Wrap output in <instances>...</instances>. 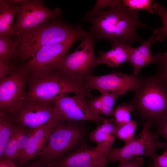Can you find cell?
<instances>
[{
  "mask_svg": "<svg viewBox=\"0 0 167 167\" xmlns=\"http://www.w3.org/2000/svg\"><path fill=\"white\" fill-rule=\"evenodd\" d=\"M138 123L136 120L131 121L128 122L120 126H117L116 137L123 141L126 144L134 138Z\"/></svg>",
  "mask_w": 167,
  "mask_h": 167,
  "instance_id": "25",
  "label": "cell"
},
{
  "mask_svg": "<svg viewBox=\"0 0 167 167\" xmlns=\"http://www.w3.org/2000/svg\"><path fill=\"white\" fill-rule=\"evenodd\" d=\"M12 114L15 123L32 130L44 126L54 128L64 122L52 101L28 100Z\"/></svg>",
  "mask_w": 167,
  "mask_h": 167,
  "instance_id": "9",
  "label": "cell"
},
{
  "mask_svg": "<svg viewBox=\"0 0 167 167\" xmlns=\"http://www.w3.org/2000/svg\"><path fill=\"white\" fill-rule=\"evenodd\" d=\"M18 128L15 123L12 134L6 146L3 156L1 160H6L13 161L18 164V144L17 142Z\"/></svg>",
  "mask_w": 167,
  "mask_h": 167,
  "instance_id": "23",
  "label": "cell"
},
{
  "mask_svg": "<svg viewBox=\"0 0 167 167\" xmlns=\"http://www.w3.org/2000/svg\"><path fill=\"white\" fill-rule=\"evenodd\" d=\"M61 13L59 8L51 9L45 7L41 0H27L19 5L14 25V36L17 37L25 31L49 23Z\"/></svg>",
  "mask_w": 167,
  "mask_h": 167,
  "instance_id": "10",
  "label": "cell"
},
{
  "mask_svg": "<svg viewBox=\"0 0 167 167\" xmlns=\"http://www.w3.org/2000/svg\"><path fill=\"white\" fill-rule=\"evenodd\" d=\"M121 1L118 0H97L93 8L86 13V17L93 18L97 16L104 9L115 6Z\"/></svg>",
  "mask_w": 167,
  "mask_h": 167,
  "instance_id": "28",
  "label": "cell"
},
{
  "mask_svg": "<svg viewBox=\"0 0 167 167\" xmlns=\"http://www.w3.org/2000/svg\"><path fill=\"white\" fill-rule=\"evenodd\" d=\"M19 5L11 0H0V35L14 36V16L17 14Z\"/></svg>",
  "mask_w": 167,
  "mask_h": 167,
  "instance_id": "19",
  "label": "cell"
},
{
  "mask_svg": "<svg viewBox=\"0 0 167 167\" xmlns=\"http://www.w3.org/2000/svg\"><path fill=\"white\" fill-rule=\"evenodd\" d=\"M139 77V85L129 102L145 122L155 124L167 114V83L155 74Z\"/></svg>",
  "mask_w": 167,
  "mask_h": 167,
  "instance_id": "4",
  "label": "cell"
},
{
  "mask_svg": "<svg viewBox=\"0 0 167 167\" xmlns=\"http://www.w3.org/2000/svg\"><path fill=\"white\" fill-rule=\"evenodd\" d=\"M71 93L92 97L91 91L74 83L53 69L30 72L28 81V100L53 102Z\"/></svg>",
  "mask_w": 167,
  "mask_h": 167,
  "instance_id": "3",
  "label": "cell"
},
{
  "mask_svg": "<svg viewBox=\"0 0 167 167\" xmlns=\"http://www.w3.org/2000/svg\"><path fill=\"white\" fill-rule=\"evenodd\" d=\"M0 167H18L13 161L2 160L0 161Z\"/></svg>",
  "mask_w": 167,
  "mask_h": 167,
  "instance_id": "39",
  "label": "cell"
},
{
  "mask_svg": "<svg viewBox=\"0 0 167 167\" xmlns=\"http://www.w3.org/2000/svg\"><path fill=\"white\" fill-rule=\"evenodd\" d=\"M81 40L73 52L63 56L51 69L59 72L76 84L86 87L87 78L100 63L98 58L95 55L92 35L88 33Z\"/></svg>",
  "mask_w": 167,
  "mask_h": 167,
  "instance_id": "5",
  "label": "cell"
},
{
  "mask_svg": "<svg viewBox=\"0 0 167 167\" xmlns=\"http://www.w3.org/2000/svg\"><path fill=\"white\" fill-rule=\"evenodd\" d=\"M36 160L30 161L24 164L18 165V167H46Z\"/></svg>",
  "mask_w": 167,
  "mask_h": 167,
  "instance_id": "38",
  "label": "cell"
},
{
  "mask_svg": "<svg viewBox=\"0 0 167 167\" xmlns=\"http://www.w3.org/2000/svg\"><path fill=\"white\" fill-rule=\"evenodd\" d=\"M15 123L12 114L0 111V161L13 132Z\"/></svg>",
  "mask_w": 167,
  "mask_h": 167,
  "instance_id": "20",
  "label": "cell"
},
{
  "mask_svg": "<svg viewBox=\"0 0 167 167\" xmlns=\"http://www.w3.org/2000/svg\"><path fill=\"white\" fill-rule=\"evenodd\" d=\"M152 7L156 14L160 17L162 23L161 27L154 29L153 35L156 41L161 42L167 38V9L157 2H154Z\"/></svg>",
  "mask_w": 167,
  "mask_h": 167,
  "instance_id": "22",
  "label": "cell"
},
{
  "mask_svg": "<svg viewBox=\"0 0 167 167\" xmlns=\"http://www.w3.org/2000/svg\"><path fill=\"white\" fill-rule=\"evenodd\" d=\"M112 148L97 145L91 147L82 143L79 148L47 167H80L107 159Z\"/></svg>",
  "mask_w": 167,
  "mask_h": 167,
  "instance_id": "14",
  "label": "cell"
},
{
  "mask_svg": "<svg viewBox=\"0 0 167 167\" xmlns=\"http://www.w3.org/2000/svg\"><path fill=\"white\" fill-rule=\"evenodd\" d=\"M17 125L18 128L17 139L19 156L18 165L20 157L27 145L33 130L28 129L18 124Z\"/></svg>",
  "mask_w": 167,
  "mask_h": 167,
  "instance_id": "26",
  "label": "cell"
},
{
  "mask_svg": "<svg viewBox=\"0 0 167 167\" xmlns=\"http://www.w3.org/2000/svg\"><path fill=\"white\" fill-rule=\"evenodd\" d=\"M54 128L44 126L33 130L27 145L20 157L18 165L37 159L46 146Z\"/></svg>",
  "mask_w": 167,
  "mask_h": 167,
  "instance_id": "15",
  "label": "cell"
},
{
  "mask_svg": "<svg viewBox=\"0 0 167 167\" xmlns=\"http://www.w3.org/2000/svg\"><path fill=\"white\" fill-rule=\"evenodd\" d=\"M147 167H152V164H151L149 165Z\"/></svg>",
  "mask_w": 167,
  "mask_h": 167,
  "instance_id": "40",
  "label": "cell"
},
{
  "mask_svg": "<svg viewBox=\"0 0 167 167\" xmlns=\"http://www.w3.org/2000/svg\"><path fill=\"white\" fill-rule=\"evenodd\" d=\"M107 159L80 167H105L108 164Z\"/></svg>",
  "mask_w": 167,
  "mask_h": 167,
  "instance_id": "36",
  "label": "cell"
},
{
  "mask_svg": "<svg viewBox=\"0 0 167 167\" xmlns=\"http://www.w3.org/2000/svg\"><path fill=\"white\" fill-rule=\"evenodd\" d=\"M111 46V49L106 52L100 51L98 58L100 64H106L114 69L128 62L129 49L131 46L116 42L112 43Z\"/></svg>",
  "mask_w": 167,
  "mask_h": 167,
  "instance_id": "17",
  "label": "cell"
},
{
  "mask_svg": "<svg viewBox=\"0 0 167 167\" xmlns=\"http://www.w3.org/2000/svg\"><path fill=\"white\" fill-rule=\"evenodd\" d=\"M153 0H123V4L132 10H146L151 14L154 11L152 8Z\"/></svg>",
  "mask_w": 167,
  "mask_h": 167,
  "instance_id": "27",
  "label": "cell"
},
{
  "mask_svg": "<svg viewBox=\"0 0 167 167\" xmlns=\"http://www.w3.org/2000/svg\"><path fill=\"white\" fill-rule=\"evenodd\" d=\"M139 77L120 71L101 76L90 75L85 86L88 90L96 89L101 94H107L117 98L129 91L134 92L139 86Z\"/></svg>",
  "mask_w": 167,
  "mask_h": 167,
  "instance_id": "11",
  "label": "cell"
},
{
  "mask_svg": "<svg viewBox=\"0 0 167 167\" xmlns=\"http://www.w3.org/2000/svg\"><path fill=\"white\" fill-rule=\"evenodd\" d=\"M112 120L106 118L104 122L89 133L88 138L92 142L97 145L112 148L116 138L117 126L112 122Z\"/></svg>",
  "mask_w": 167,
  "mask_h": 167,
  "instance_id": "18",
  "label": "cell"
},
{
  "mask_svg": "<svg viewBox=\"0 0 167 167\" xmlns=\"http://www.w3.org/2000/svg\"><path fill=\"white\" fill-rule=\"evenodd\" d=\"M163 153L153 159L152 167H167V148Z\"/></svg>",
  "mask_w": 167,
  "mask_h": 167,
  "instance_id": "33",
  "label": "cell"
},
{
  "mask_svg": "<svg viewBox=\"0 0 167 167\" xmlns=\"http://www.w3.org/2000/svg\"><path fill=\"white\" fill-rule=\"evenodd\" d=\"M144 164L143 158L140 156L129 161L120 162L118 167H143Z\"/></svg>",
  "mask_w": 167,
  "mask_h": 167,
  "instance_id": "34",
  "label": "cell"
},
{
  "mask_svg": "<svg viewBox=\"0 0 167 167\" xmlns=\"http://www.w3.org/2000/svg\"><path fill=\"white\" fill-rule=\"evenodd\" d=\"M18 44L11 37L0 35V61H13L17 58Z\"/></svg>",
  "mask_w": 167,
  "mask_h": 167,
  "instance_id": "21",
  "label": "cell"
},
{
  "mask_svg": "<svg viewBox=\"0 0 167 167\" xmlns=\"http://www.w3.org/2000/svg\"><path fill=\"white\" fill-rule=\"evenodd\" d=\"M135 110L134 106L129 102L119 105L114 109L115 124L120 126L129 122L131 121V113Z\"/></svg>",
  "mask_w": 167,
  "mask_h": 167,
  "instance_id": "24",
  "label": "cell"
},
{
  "mask_svg": "<svg viewBox=\"0 0 167 167\" xmlns=\"http://www.w3.org/2000/svg\"><path fill=\"white\" fill-rule=\"evenodd\" d=\"M156 41L155 36L152 35L140 46L130 48L128 62L133 68L134 75L136 76L143 67L149 64L156 63L157 57L152 54L150 49L151 45Z\"/></svg>",
  "mask_w": 167,
  "mask_h": 167,
  "instance_id": "16",
  "label": "cell"
},
{
  "mask_svg": "<svg viewBox=\"0 0 167 167\" xmlns=\"http://www.w3.org/2000/svg\"><path fill=\"white\" fill-rule=\"evenodd\" d=\"M88 33L80 26H73L58 19L27 31L15 37L18 44L17 58L28 60L43 46Z\"/></svg>",
  "mask_w": 167,
  "mask_h": 167,
  "instance_id": "2",
  "label": "cell"
},
{
  "mask_svg": "<svg viewBox=\"0 0 167 167\" xmlns=\"http://www.w3.org/2000/svg\"><path fill=\"white\" fill-rule=\"evenodd\" d=\"M86 101L91 111L96 115H101L103 105L99 96L88 97Z\"/></svg>",
  "mask_w": 167,
  "mask_h": 167,
  "instance_id": "30",
  "label": "cell"
},
{
  "mask_svg": "<svg viewBox=\"0 0 167 167\" xmlns=\"http://www.w3.org/2000/svg\"><path fill=\"white\" fill-rule=\"evenodd\" d=\"M29 74L22 63L0 81V111L14 114L28 100Z\"/></svg>",
  "mask_w": 167,
  "mask_h": 167,
  "instance_id": "8",
  "label": "cell"
},
{
  "mask_svg": "<svg viewBox=\"0 0 167 167\" xmlns=\"http://www.w3.org/2000/svg\"><path fill=\"white\" fill-rule=\"evenodd\" d=\"M13 61H0V81L5 79L17 66Z\"/></svg>",
  "mask_w": 167,
  "mask_h": 167,
  "instance_id": "31",
  "label": "cell"
},
{
  "mask_svg": "<svg viewBox=\"0 0 167 167\" xmlns=\"http://www.w3.org/2000/svg\"><path fill=\"white\" fill-rule=\"evenodd\" d=\"M152 125L150 121L145 122L142 131L132 140L121 148H112L108 156V161L126 162L142 156L153 159L157 156V149L167 148V144L159 141V135L151 131Z\"/></svg>",
  "mask_w": 167,
  "mask_h": 167,
  "instance_id": "7",
  "label": "cell"
},
{
  "mask_svg": "<svg viewBox=\"0 0 167 167\" xmlns=\"http://www.w3.org/2000/svg\"><path fill=\"white\" fill-rule=\"evenodd\" d=\"M84 20L92 24L90 33L95 40L103 39L111 43L120 42L131 46L135 42L144 41L138 35L139 27H149L140 20L139 10H132L121 2L115 7L100 12L96 17Z\"/></svg>",
  "mask_w": 167,
  "mask_h": 167,
  "instance_id": "1",
  "label": "cell"
},
{
  "mask_svg": "<svg viewBox=\"0 0 167 167\" xmlns=\"http://www.w3.org/2000/svg\"><path fill=\"white\" fill-rule=\"evenodd\" d=\"M86 35H78L63 41L44 46L23 64L30 73L51 69L54 65L66 55L71 46Z\"/></svg>",
  "mask_w": 167,
  "mask_h": 167,
  "instance_id": "13",
  "label": "cell"
},
{
  "mask_svg": "<svg viewBox=\"0 0 167 167\" xmlns=\"http://www.w3.org/2000/svg\"><path fill=\"white\" fill-rule=\"evenodd\" d=\"M99 96L103 105L111 108H113L116 98L114 96L107 94H101Z\"/></svg>",
  "mask_w": 167,
  "mask_h": 167,
  "instance_id": "35",
  "label": "cell"
},
{
  "mask_svg": "<svg viewBox=\"0 0 167 167\" xmlns=\"http://www.w3.org/2000/svg\"><path fill=\"white\" fill-rule=\"evenodd\" d=\"M86 97L82 95L70 96L66 94L57 98L53 102L64 122L88 121L98 125L103 123L106 118L91 111L86 101Z\"/></svg>",
  "mask_w": 167,
  "mask_h": 167,
  "instance_id": "12",
  "label": "cell"
},
{
  "mask_svg": "<svg viewBox=\"0 0 167 167\" xmlns=\"http://www.w3.org/2000/svg\"><path fill=\"white\" fill-rule=\"evenodd\" d=\"M85 132L80 122L60 123L52 130L46 146L36 160L46 167L55 163L83 143Z\"/></svg>",
  "mask_w": 167,
  "mask_h": 167,
  "instance_id": "6",
  "label": "cell"
},
{
  "mask_svg": "<svg viewBox=\"0 0 167 167\" xmlns=\"http://www.w3.org/2000/svg\"><path fill=\"white\" fill-rule=\"evenodd\" d=\"M114 109L113 108H111L107 106L103 105L101 112V114H103L105 115L113 116Z\"/></svg>",
  "mask_w": 167,
  "mask_h": 167,
  "instance_id": "37",
  "label": "cell"
},
{
  "mask_svg": "<svg viewBox=\"0 0 167 167\" xmlns=\"http://www.w3.org/2000/svg\"><path fill=\"white\" fill-rule=\"evenodd\" d=\"M155 55L157 58L156 64L158 66L155 74L163 81L167 83V52L158 53Z\"/></svg>",
  "mask_w": 167,
  "mask_h": 167,
  "instance_id": "29",
  "label": "cell"
},
{
  "mask_svg": "<svg viewBox=\"0 0 167 167\" xmlns=\"http://www.w3.org/2000/svg\"><path fill=\"white\" fill-rule=\"evenodd\" d=\"M155 125L156 128V133L162 136L167 144V114Z\"/></svg>",
  "mask_w": 167,
  "mask_h": 167,
  "instance_id": "32",
  "label": "cell"
}]
</instances>
